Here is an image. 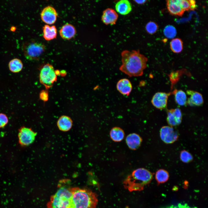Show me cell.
Here are the masks:
<instances>
[{
    "instance_id": "1",
    "label": "cell",
    "mask_w": 208,
    "mask_h": 208,
    "mask_svg": "<svg viewBox=\"0 0 208 208\" xmlns=\"http://www.w3.org/2000/svg\"><path fill=\"white\" fill-rule=\"evenodd\" d=\"M122 64L120 70L130 77L142 76L147 67L148 58L139 50H124L121 53Z\"/></svg>"
},
{
    "instance_id": "2",
    "label": "cell",
    "mask_w": 208,
    "mask_h": 208,
    "mask_svg": "<svg viewBox=\"0 0 208 208\" xmlns=\"http://www.w3.org/2000/svg\"><path fill=\"white\" fill-rule=\"evenodd\" d=\"M98 202L97 194L91 190L73 187L69 208H96Z\"/></svg>"
},
{
    "instance_id": "3",
    "label": "cell",
    "mask_w": 208,
    "mask_h": 208,
    "mask_svg": "<svg viewBox=\"0 0 208 208\" xmlns=\"http://www.w3.org/2000/svg\"><path fill=\"white\" fill-rule=\"evenodd\" d=\"M153 174L144 168H139L133 171L123 182L124 188L130 192L143 190L145 185L152 179Z\"/></svg>"
},
{
    "instance_id": "4",
    "label": "cell",
    "mask_w": 208,
    "mask_h": 208,
    "mask_svg": "<svg viewBox=\"0 0 208 208\" xmlns=\"http://www.w3.org/2000/svg\"><path fill=\"white\" fill-rule=\"evenodd\" d=\"M73 188L66 185L60 187L51 196L47 204V208H69Z\"/></svg>"
},
{
    "instance_id": "5",
    "label": "cell",
    "mask_w": 208,
    "mask_h": 208,
    "mask_svg": "<svg viewBox=\"0 0 208 208\" xmlns=\"http://www.w3.org/2000/svg\"><path fill=\"white\" fill-rule=\"evenodd\" d=\"M45 49L43 44L34 41L26 42L22 47L25 58L31 61L38 60L44 52Z\"/></svg>"
},
{
    "instance_id": "6",
    "label": "cell",
    "mask_w": 208,
    "mask_h": 208,
    "mask_svg": "<svg viewBox=\"0 0 208 208\" xmlns=\"http://www.w3.org/2000/svg\"><path fill=\"white\" fill-rule=\"evenodd\" d=\"M57 75L53 66L49 64H46L40 69L39 75L40 81L47 89H49L56 81Z\"/></svg>"
},
{
    "instance_id": "7",
    "label": "cell",
    "mask_w": 208,
    "mask_h": 208,
    "mask_svg": "<svg viewBox=\"0 0 208 208\" xmlns=\"http://www.w3.org/2000/svg\"><path fill=\"white\" fill-rule=\"evenodd\" d=\"M36 135V133L30 128L21 127L18 133L19 144L23 146L29 145L34 141Z\"/></svg>"
},
{
    "instance_id": "8",
    "label": "cell",
    "mask_w": 208,
    "mask_h": 208,
    "mask_svg": "<svg viewBox=\"0 0 208 208\" xmlns=\"http://www.w3.org/2000/svg\"><path fill=\"white\" fill-rule=\"evenodd\" d=\"M160 137L164 143L171 144L176 141L179 137L178 132L172 127L164 126L161 129Z\"/></svg>"
},
{
    "instance_id": "9",
    "label": "cell",
    "mask_w": 208,
    "mask_h": 208,
    "mask_svg": "<svg viewBox=\"0 0 208 208\" xmlns=\"http://www.w3.org/2000/svg\"><path fill=\"white\" fill-rule=\"evenodd\" d=\"M171 94L172 92L168 93L157 92L153 95L151 102L153 106L158 109H165L167 106L168 97Z\"/></svg>"
},
{
    "instance_id": "10",
    "label": "cell",
    "mask_w": 208,
    "mask_h": 208,
    "mask_svg": "<svg viewBox=\"0 0 208 208\" xmlns=\"http://www.w3.org/2000/svg\"><path fill=\"white\" fill-rule=\"evenodd\" d=\"M57 16L56 10L53 7L50 5L44 8L40 14L42 20L47 25L54 23L57 20Z\"/></svg>"
},
{
    "instance_id": "11",
    "label": "cell",
    "mask_w": 208,
    "mask_h": 208,
    "mask_svg": "<svg viewBox=\"0 0 208 208\" xmlns=\"http://www.w3.org/2000/svg\"><path fill=\"white\" fill-rule=\"evenodd\" d=\"M167 121L171 127L178 125L181 123L182 118L181 112L179 108L167 110Z\"/></svg>"
},
{
    "instance_id": "12",
    "label": "cell",
    "mask_w": 208,
    "mask_h": 208,
    "mask_svg": "<svg viewBox=\"0 0 208 208\" xmlns=\"http://www.w3.org/2000/svg\"><path fill=\"white\" fill-rule=\"evenodd\" d=\"M186 94L189 96L187 100V104L191 106H200L203 103L202 95L197 91L187 90Z\"/></svg>"
},
{
    "instance_id": "13",
    "label": "cell",
    "mask_w": 208,
    "mask_h": 208,
    "mask_svg": "<svg viewBox=\"0 0 208 208\" xmlns=\"http://www.w3.org/2000/svg\"><path fill=\"white\" fill-rule=\"evenodd\" d=\"M118 17V14L114 9L108 8L103 12L101 20L106 25H112L116 24Z\"/></svg>"
},
{
    "instance_id": "14",
    "label": "cell",
    "mask_w": 208,
    "mask_h": 208,
    "mask_svg": "<svg viewBox=\"0 0 208 208\" xmlns=\"http://www.w3.org/2000/svg\"><path fill=\"white\" fill-rule=\"evenodd\" d=\"M168 10L171 14L179 16H182L185 12L179 4L178 0L166 1Z\"/></svg>"
},
{
    "instance_id": "15",
    "label": "cell",
    "mask_w": 208,
    "mask_h": 208,
    "mask_svg": "<svg viewBox=\"0 0 208 208\" xmlns=\"http://www.w3.org/2000/svg\"><path fill=\"white\" fill-rule=\"evenodd\" d=\"M76 33L75 27L70 23L64 25L60 29L59 34L61 38L64 39L70 40L73 38Z\"/></svg>"
},
{
    "instance_id": "16",
    "label": "cell",
    "mask_w": 208,
    "mask_h": 208,
    "mask_svg": "<svg viewBox=\"0 0 208 208\" xmlns=\"http://www.w3.org/2000/svg\"><path fill=\"white\" fill-rule=\"evenodd\" d=\"M116 88L121 94L128 96L132 91V86L131 83L128 79L123 78L120 79L118 82Z\"/></svg>"
},
{
    "instance_id": "17",
    "label": "cell",
    "mask_w": 208,
    "mask_h": 208,
    "mask_svg": "<svg viewBox=\"0 0 208 208\" xmlns=\"http://www.w3.org/2000/svg\"><path fill=\"white\" fill-rule=\"evenodd\" d=\"M126 141L128 146L130 149L135 150L140 146L142 139L138 134L132 133L127 136Z\"/></svg>"
},
{
    "instance_id": "18",
    "label": "cell",
    "mask_w": 208,
    "mask_h": 208,
    "mask_svg": "<svg viewBox=\"0 0 208 208\" xmlns=\"http://www.w3.org/2000/svg\"><path fill=\"white\" fill-rule=\"evenodd\" d=\"M115 8L119 14L122 15H126L131 11L132 7L131 3L129 1L121 0L116 3Z\"/></svg>"
},
{
    "instance_id": "19",
    "label": "cell",
    "mask_w": 208,
    "mask_h": 208,
    "mask_svg": "<svg viewBox=\"0 0 208 208\" xmlns=\"http://www.w3.org/2000/svg\"><path fill=\"white\" fill-rule=\"evenodd\" d=\"M43 37L46 40H53L56 38L57 29L55 25H45L43 27Z\"/></svg>"
},
{
    "instance_id": "20",
    "label": "cell",
    "mask_w": 208,
    "mask_h": 208,
    "mask_svg": "<svg viewBox=\"0 0 208 208\" xmlns=\"http://www.w3.org/2000/svg\"><path fill=\"white\" fill-rule=\"evenodd\" d=\"M73 122L68 116H62L58 119L57 122V125L59 129L61 131H66L71 128Z\"/></svg>"
},
{
    "instance_id": "21",
    "label": "cell",
    "mask_w": 208,
    "mask_h": 208,
    "mask_svg": "<svg viewBox=\"0 0 208 208\" xmlns=\"http://www.w3.org/2000/svg\"><path fill=\"white\" fill-rule=\"evenodd\" d=\"M172 93L174 95L175 101L179 105L183 106L187 104V96L184 91L175 89Z\"/></svg>"
},
{
    "instance_id": "22",
    "label": "cell",
    "mask_w": 208,
    "mask_h": 208,
    "mask_svg": "<svg viewBox=\"0 0 208 208\" xmlns=\"http://www.w3.org/2000/svg\"><path fill=\"white\" fill-rule=\"evenodd\" d=\"M8 67L10 71L14 73H17L21 71L23 68L22 61L17 58H14L9 62Z\"/></svg>"
},
{
    "instance_id": "23",
    "label": "cell",
    "mask_w": 208,
    "mask_h": 208,
    "mask_svg": "<svg viewBox=\"0 0 208 208\" xmlns=\"http://www.w3.org/2000/svg\"><path fill=\"white\" fill-rule=\"evenodd\" d=\"M110 135L113 141L116 142H119L123 139L125 136V133L122 129L116 127L111 129L110 132Z\"/></svg>"
},
{
    "instance_id": "24",
    "label": "cell",
    "mask_w": 208,
    "mask_h": 208,
    "mask_svg": "<svg viewBox=\"0 0 208 208\" xmlns=\"http://www.w3.org/2000/svg\"><path fill=\"white\" fill-rule=\"evenodd\" d=\"M169 178L168 172L165 170L160 169L156 172L155 178L158 185L166 182Z\"/></svg>"
},
{
    "instance_id": "25",
    "label": "cell",
    "mask_w": 208,
    "mask_h": 208,
    "mask_svg": "<svg viewBox=\"0 0 208 208\" xmlns=\"http://www.w3.org/2000/svg\"><path fill=\"white\" fill-rule=\"evenodd\" d=\"M183 9L184 10H194L196 8V1L193 0H178Z\"/></svg>"
},
{
    "instance_id": "26",
    "label": "cell",
    "mask_w": 208,
    "mask_h": 208,
    "mask_svg": "<svg viewBox=\"0 0 208 208\" xmlns=\"http://www.w3.org/2000/svg\"><path fill=\"white\" fill-rule=\"evenodd\" d=\"M170 45L171 50L174 53H180L183 49V42L179 38L173 39L170 42Z\"/></svg>"
},
{
    "instance_id": "27",
    "label": "cell",
    "mask_w": 208,
    "mask_h": 208,
    "mask_svg": "<svg viewBox=\"0 0 208 208\" xmlns=\"http://www.w3.org/2000/svg\"><path fill=\"white\" fill-rule=\"evenodd\" d=\"M164 35L167 38L171 39L174 37L177 34V31L174 27L172 25L166 26L164 30Z\"/></svg>"
},
{
    "instance_id": "28",
    "label": "cell",
    "mask_w": 208,
    "mask_h": 208,
    "mask_svg": "<svg viewBox=\"0 0 208 208\" xmlns=\"http://www.w3.org/2000/svg\"><path fill=\"white\" fill-rule=\"evenodd\" d=\"M180 157L181 160L185 163L190 162L193 159V157L191 154L185 150L181 151Z\"/></svg>"
},
{
    "instance_id": "29",
    "label": "cell",
    "mask_w": 208,
    "mask_h": 208,
    "mask_svg": "<svg viewBox=\"0 0 208 208\" xmlns=\"http://www.w3.org/2000/svg\"><path fill=\"white\" fill-rule=\"evenodd\" d=\"M158 27L156 23L153 21H150L146 25L145 29L148 33L152 34L157 31Z\"/></svg>"
},
{
    "instance_id": "30",
    "label": "cell",
    "mask_w": 208,
    "mask_h": 208,
    "mask_svg": "<svg viewBox=\"0 0 208 208\" xmlns=\"http://www.w3.org/2000/svg\"><path fill=\"white\" fill-rule=\"evenodd\" d=\"M8 118L7 116L3 113H0V128L4 127L8 123Z\"/></svg>"
},
{
    "instance_id": "31",
    "label": "cell",
    "mask_w": 208,
    "mask_h": 208,
    "mask_svg": "<svg viewBox=\"0 0 208 208\" xmlns=\"http://www.w3.org/2000/svg\"><path fill=\"white\" fill-rule=\"evenodd\" d=\"M40 99L44 101H47L49 98V94L48 91L46 90H42L39 94Z\"/></svg>"
},
{
    "instance_id": "32",
    "label": "cell",
    "mask_w": 208,
    "mask_h": 208,
    "mask_svg": "<svg viewBox=\"0 0 208 208\" xmlns=\"http://www.w3.org/2000/svg\"><path fill=\"white\" fill-rule=\"evenodd\" d=\"M168 208H190L188 206L185 204L183 205L181 204H179L177 206L170 207Z\"/></svg>"
},
{
    "instance_id": "33",
    "label": "cell",
    "mask_w": 208,
    "mask_h": 208,
    "mask_svg": "<svg viewBox=\"0 0 208 208\" xmlns=\"http://www.w3.org/2000/svg\"><path fill=\"white\" fill-rule=\"evenodd\" d=\"M146 0H135L134 1L137 3L139 4H142L145 3Z\"/></svg>"
}]
</instances>
